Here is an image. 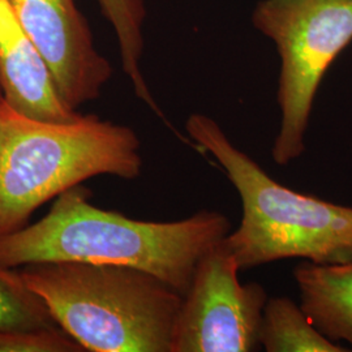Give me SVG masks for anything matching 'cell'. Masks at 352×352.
<instances>
[{
  "mask_svg": "<svg viewBox=\"0 0 352 352\" xmlns=\"http://www.w3.org/2000/svg\"><path fill=\"white\" fill-rule=\"evenodd\" d=\"M55 324L91 352H171L183 295L126 266L47 263L20 270Z\"/></svg>",
  "mask_w": 352,
  "mask_h": 352,
  "instance_id": "4",
  "label": "cell"
},
{
  "mask_svg": "<svg viewBox=\"0 0 352 352\" xmlns=\"http://www.w3.org/2000/svg\"><path fill=\"white\" fill-rule=\"evenodd\" d=\"M240 266L223 240L199 261L176 318L171 352H248L260 344L267 295L240 283Z\"/></svg>",
  "mask_w": 352,
  "mask_h": 352,
  "instance_id": "6",
  "label": "cell"
},
{
  "mask_svg": "<svg viewBox=\"0 0 352 352\" xmlns=\"http://www.w3.org/2000/svg\"><path fill=\"white\" fill-rule=\"evenodd\" d=\"M103 16L113 26L118 39L122 67L131 80L135 93L141 101L145 102L158 116L164 113L154 101L148 84L140 68V60L144 51L142 24L146 10L142 0H97Z\"/></svg>",
  "mask_w": 352,
  "mask_h": 352,
  "instance_id": "11",
  "label": "cell"
},
{
  "mask_svg": "<svg viewBox=\"0 0 352 352\" xmlns=\"http://www.w3.org/2000/svg\"><path fill=\"white\" fill-rule=\"evenodd\" d=\"M300 307L325 337L352 347V263L304 261L294 270Z\"/></svg>",
  "mask_w": 352,
  "mask_h": 352,
  "instance_id": "9",
  "label": "cell"
},
{
  "mask_svg": "<svg viewBox=\"0 0 352 352\" xmlns=\"http://www.w3.org/2000/svg\"><path fill=\"white\" fill-rule=\"evenodd\" d=\"M252 24L274 42L280 59V124L272 157L286 166L305 151L317 90L329 67L352 42V0H261Z\"/></svg>",
  "mask_w": 352,
  "mask_h": 352,
  "instance_id": "5",
  "label": "cell"
},
{
  "mask_svg": "<svg viewBox=\"0 0 352 352\" xmlns=\"http://www.w3.org/2000/svg\"><path fill=\"white\" fill-rule=\"evenodd\" d=\"M260 344L267 352L349 351L325 337L302 307L289 298H274L266 302Z\"/></svg>",
  "mask_w": 352,
  "mask_h": 352,
  "instance_id": "10",
  "label": "cell"
},
{
  "mask_svg": "<svg viewBox=\"0 0 352 352\" xmlns=\"http://www.w3.org/2000/svg\"><path fill=\"white\" fill-rule=\"evenodd\" d=\"M90 197L88 189L76 186L59 195L42 219L1 236L0 264L126 266L160 278L184 296L204 254L230 232V221L219 212L151 222L101 209Z\"/></svg>",
  "mask_w": 352,
  "mask_h": 352,
  "instance_id": "1",
  "label": "cell"
},
{
  "mask_svg": "<svg viewBox=\"0 0 352 352\" xmlns=\"http://www.w3.org/2000/svg\"><path fill=\"white\" fill-rule=\"evenodd\" d=\"M141 170V142L129 126L96 115L63 123L38 120L0 100V238L90 177L135 180Z\"/></svg>",
  "mask_w": 352,
  "mask_h": 352,
  "instance_id": "2",
  "label": "cell"
},
{
  "mask_svg": "<svg viewBox=\"0 0 352 352\" xmlns=\"http://www.w3.org/2000/svg\"><path fill=\"white\" fill-rule=\"evenodd\" d=\"M0 89L3 101L28 118L63 123L81 115L64 101L49 64L8 0H0Z\"/></svg>",
  "mask_w": 352,
  "mask_h": 352,
  "instance_id": "8",
  "label": "cell"
},
{
  "mask_svg": "<svg viewBox=\"0 0 352 352\" xmlns=\"http://www.w3.org/2000/svg\"><path fill=\"white\" fill-rule=\"evenodd\" d=\"M59 327L47 307L30 289L20 270L0 264V329L45 330Z\"/></svg>",
  "mask_w": 352,
  "mask_h": 352,
  "instance_id": "12",
  "label": "cell"
},
{
  "mask_svg": "<svg viewBox=\"0 0 352 352\" xmlns=\"http://www.w3.org/2000/svg\"><path fill=\"white\" fill-rule=\"evenodd\" d=\"M84 349L60 327L45 330L0 329V352H80Z\"/></svg>",
  "mask_w": 352,
  "mask_h": 352,
  "instance_id": "13",
  "label": "cell"
},
{
  "mask_svg": "<svg viewBox=\"0 0 352 352\" xmlns=\"http://www.w3.org/2000/svg\"><path fill=\"white\" fill-rule=\"evenodd\" d=\"M186 129L196 146L223 168L239 193L241 221L223 244L241 270L285 258L318 265L352 263V206L279 184L204 113H192Z\"/></svg>",
  "mask_w": 352,
  "mask_h": 352,
  "instance_id": "3",
  "label": "cell"
},
{
  "mask_svg": "<svg viewBox=\"0 0 352 352\" xmlns=\"http://www.w3.org/2000/svg\"><path fill=\"white\" fill-rule=\"evenodd\" d=\"M1 98H3V97H1V89H0V100H1Z\"/></svg>",
  "mask_w": 352,
  "mask_h": 352,
  "instance_id": "14",
  "label": "cell"
},
{
  "mask_svg": "<svg viewBox=\"0 0 352 352\" xmlns=\"http://www.w3.org/2000/svg\"><path fill=\"white\" fill-rule=\"evenodd\" d=\"M19 23L50 67L69 107L97 100L113 76L100 54L87 19L76 0H8Z\"/></svg>",
  "mask_w": 352,
  "mask_h": 352,
  "instance_id": "7",
  "label": "cell"
}]
</instances>
